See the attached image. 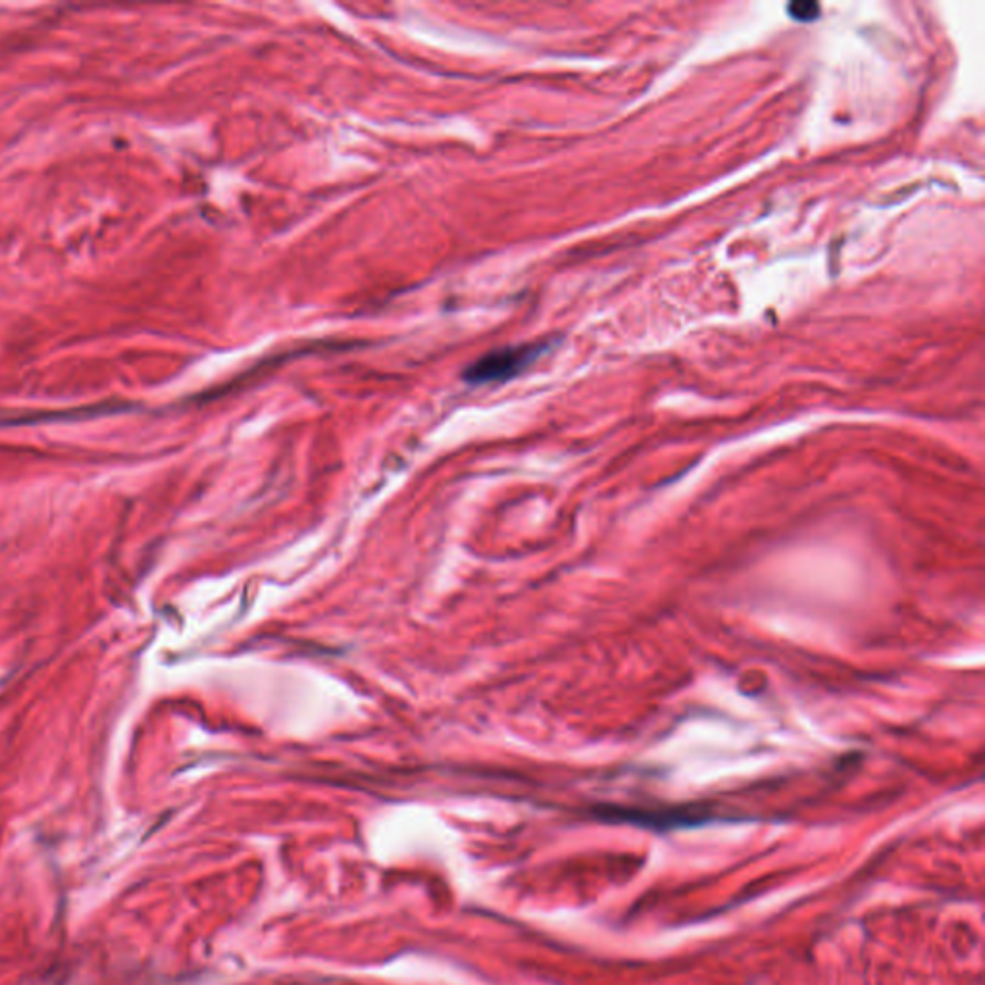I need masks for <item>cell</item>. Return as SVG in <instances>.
Segmentation results:
<instances>
[{"instance_id":"2","label":"cell","mask_w":985,"mask_h":985,"mask_svg":"<svg viewBox=\"0 0 985 985\" xmlns=\"http://www.w3.org/2000/svg\"><path fill=\"white\" fill-rule=\"evenodd\" d=\"M787 12L794 18L795 22L809 23L818 20V15H820V7H818L817 2L801 0V2H791V4L787 7Z\"/></svg>"},{"instance_id":"1","label":"cell","mask_w":985,"mask_h":985,"mask_svg":"<svg viewBox=\"0 0 985 985\" xmlns=\"http://www.w3.org/2000/svg\"><path fill=\"white\" fill-rule=\"evenodd\" d=\"M547 349H549V343H545V341L512 344V347L496 349V351L488 352V354H483L482 359L472 362L464 370V380L470 385L508 382L532 366Z\"/></svg>"}]
</instances>
